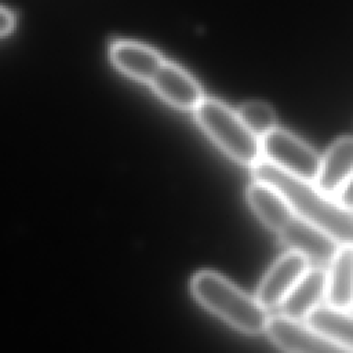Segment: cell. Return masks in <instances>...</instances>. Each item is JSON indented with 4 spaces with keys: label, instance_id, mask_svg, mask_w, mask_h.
I'll use <instances>...</instances> for the list:
<instances>
[{
    "label": "cell",
    "instance_id": "10",
    "mask_svg": "<svg viewBox=\"0 0 353 353\" xmlns=\"http://www.w3.org/2000/svg\"><path fill=\"white\" fill-rule=\"evenodd\" d=\"M109 57L120 72L141 83H149L165 61L156 50L127 40L113 43Z\"/></svg>",
    "mask_w": 353,
    "mask_h": 353
},
{
    "label": "cell",
    "instance_id": "17",
    "mask_svg": "<svg viewBox=\"0 0 353 353\" xmlns=\"http://www.w3.org/2000/svg\"><path fill=\"white\" fill-rule=\"evenodd\" d=\"M15 26V17L14 14L0 6V37L8 36Z\"/></svg>",
    "mask_w": 353,
    "mask_h": 353
},
{
    "label": "cell",
    "instance_id": "16",
    "mask_svg": "<svg viewBox=\"0 0 353 353\" xmlns=\"http://www.w3.org/2000/svg\"><path fill=\"white\" fill-rule=\"evenodd\" d=\"M334 200L347 211H352V178L347 179L334 194Z\"/></svg>",
    "mask_w": 353,
    "mask_h": 353
},
{
    "label": "cell",
    "instance_id": "5",
    "mask_svg": "<svg viewBox=\"0 0 353 353\" xmlns=\"http://www.w3.org/2000/svg\"><path fill=\"white\" fill-rule=\"evenodd\" d=\"M265 332L285 353H352L350 347L325 338L303 321L283 314L270 316Z\"/></svg>",
    "mask_w": 353,
    "mask_h": 353
},
{
    "label": "cell",
    "instance_id": "8",
    "mask_svg": "<svg viewBox=\"0 0 353 353\" xmlns=\"http://www.w3.org/2000/svg\"><path fill=\"white\" fill-rule=\"evenodd\" d=\"M148 84L163 101L181 110H194L204 99L199 83L181 66L168 61L163 62Z\"/></svg>",
    "mask_w": 353,
    "mask_h": 353
},
{
    "label": "cell",
    "instance_id": "7",
    "mask_svg": "<svg viewBox=\"0 0 353 353\" xmlns=\"http://www.w3.org/2000/svg\"><path fill=\"white\" fill-rule=\"evenodd\" d=\"M307 268L309 262L301 254L294 251L285 252L261 280L256 288V301L268 310L277 309Z\"/></svg>",
    "mask_w": 353,
    "mask_h": 353
},
{
    "label": "cell",
    "instance_id": "15",
    "mask_svg": "<svg viewBox=\"0 0 353 353\" xmlns=\"http://www.w3.org/2000/svg\"><path fill=\"white\" fill-rule=\"evenodd\" d=\"M241 123L258 139L265 137L277 127V120L273 109L261 101H251L243 103L236 112Z\"/></svg>",
    "mask_w": 353,
    "mask_h": 353
},
{
    "label": "cell",
    "instance_id": "1",
    "mask_svg": "<svg viewBox=\"0 0 353 353\" xmlns=\"http://www.w3.org/2000/svg\"><path fill=\"white\" fill-rule=\"evenodd\" d=\"M252 176L274 188L295 216L320 228L341 245L352 244V211L341 207L313 182L290 175L265 159L252 165Z\"/></svg>",
    "mask_w": 353,
    "mask_h": 353
},
{
    "label": "cell",
    "instance_id": "6",
    "mask_svg": "<svg viewBox=\"0 0 353 353\" xmlns=\"http://www.w3.org/2000/svg\"><path fill=\"white\" fill-rule=\"evenodd\" d=\"M281 243L317 266L330 265L341 244L320 228L292 215L279 232Z\"/></svg>",
    "mask_w": 353,
    "mask_h": 353
},
{
    "label": "cell",
    "instance_id": "2",
    "mask_svg": "<svg viewBox=\"0 0 353 353\" xmlns=\"http://www.w3.org/2000/svg\"><path fill=\"white\" fill-rule=\"evenodd\" d=\"M193 298L208 312L247 335L265 332L269 310L222 274L200 270L190 280Z\"/></svg>",
    "mask_w": 353,
    "mask_h": 353
},
{
    "label": "cell",
    "instance_id": "12",
    "mask_svg": "<svg viewBox=\"0 0 353 353\" xmlns=\"http://www.w3.org/2000/svg\"><path fill=\"white\" fill-rule=\"evenodd\" d=\"M245 197L256 218L273 232L279 233L294 215L283 196L265 182L254 179L247 186Z\"/></svg>",
    "mask_w": 353,
    "mask_h": 353
},
{
    "label": "cell",
    "instance_id": "11",
    "mask_svg": "<svg viewBox=\"0 0 353 353\" xmlns=\"http://www.w3.org/2000/svg\"><path fill=\"white\" fill-rule=\"evenodd\" d=\"M353 167V141L350 137L336 139L324 157L320 159V167L314 185L327 196H334L336 190L352 178Z\"/></svg>",
    "mask_w": 353,
    "mask_h": 353
},
{
    "label": "cell",
    "instance_id": "13",
    "mask_svg": "<svg viewBox=\"0 0 353 353\" xmlns=\"http://www.w3.org/2000/svg\"><path fill=\"white\" fill-rule=\"evenodd\" d=\"M352 244L341 245L330 262L324 295L328 305L347 312L352 306Z\"/></svg>",
    "mask_w": 353,
    "mask_h": 353
},
{
    "label": "cell",
    "instance_id": "3",
    "mask_svg": "<svg viewBox=\"0 0 353 353\" xmlns=\"http://www.w3.org/2000/svg\"><path fill=\"white\" fill-rule=\"evenodd\" d=\"M194 116L204 132L232 160L250 167L259 160V139L228 105L214 98H204L194 109Z\"/></svg>",
    "mask_w": 353,
    "mask_h": 353
},
{
    "label": "cell",
    "instance_id": "4",
    "mask_svg": "<svg viewBox=\"0 0 353 353\" xmlns=\"http://www.w3.org/2000/svg\"><path fill=\"white\" fill-rule=\"evenodd\" d=\"M259 145L266 161L290 175L314 182L320 167V156L302 139L276 127L261 138Z\"/></svg>",
    "mask_w": 353,
    "mask_h": 353
},
{
    "label": "cell",
    "instance_id": "14",
    "mask_svg": "<svg viewBox=\"0 0 353 353\" xmlns=\"http://www.w3.org/2000/svg\"><path fill=\"white\" fill-rule=\"evenodd\" d=\"M303 321L316 332L352 349L353 321L347 310L331 305H317Z\"/></svg>",
    "mask_w": 353,
    "mask_h": 353
},
{
    "label": "cell",
    "instance_id": "9",
    "mask_svg": "<svg viewBox=\"0 0 353 353\" xmlns=\"http://www.w3.org/2000/svg\"><path fill=\"white\" fill-rule=\"evenodd\" d=\"M327 272L321 266L307 268L287 296L277 306L279 314L292 320L303 319L317 306L325 295Z\"/></svg>",
    "mask_w": 353,
    "mask_h": 353
}]
</instances>
